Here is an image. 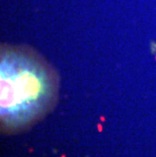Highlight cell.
Wrapping results in <instances>:
<instances>
[{"instance_id": "cell-1", "label": "cell", "mask_w": 156, "mask_h": 157, "mask_svg": "<svg viewBox=\"0 0 156 157\" xmlns=\"http://www.w3.org/2000/svg\"><path fill=\"white\" fill-rule=\"evenodd\" d=\"M0 117L3 133L22 132L50 112L58 97L55 70L30 47H1Z\"/></svg>"}]
</instances>
